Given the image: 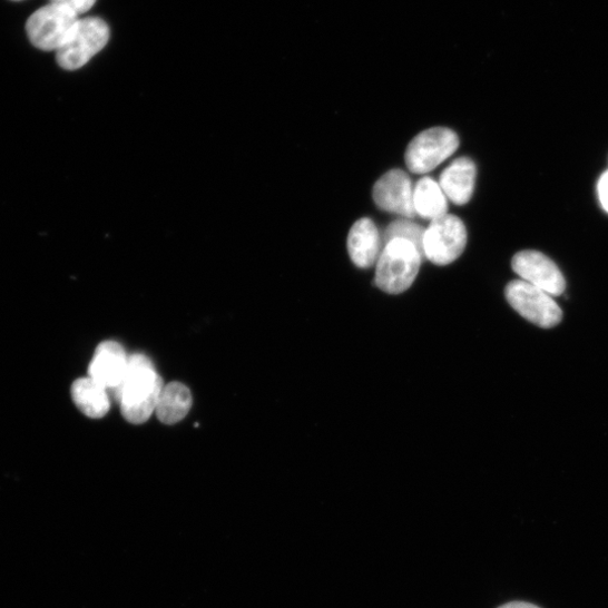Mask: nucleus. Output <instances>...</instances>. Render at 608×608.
<instances>
[{
	"label": "nucleus",
	"mask_w": 608,
	"mask_h": 608,
	"mask_svg": "<svg viewBox=\"0 0 608 608\" xmlns=\"http://www.w3.org/2000/svg\"><path fill=\"white\" fill-rule=\"evenodd\" d=\"M164 385L153 362L143 354H134L129 356L124 383L112 395L120 403L125 420L131 424L140 425L156 413Z\"/></svg>",
	"instance_id": "1"
},
{
	"label": "nucleus",
	"mask_w": 608,
	"mask_h": 608,
	"mask_svg": "<svg viewBox=\"0 0 608 608\" xmlns=\"http://www.w3.org/2000/svg\"><path fill=\"white\" fill-rule=\"evenodd\" d=\"M423 257L408 241L386 243L376 262L375 285L389 294L408 291L418 277Z\"/></svg>",
	"instance_id": "2"
},
{
	"label": "nucleus",
	"mask_w": 608,
	"mask_h": 608,
	"mask_svg": "<svg viewBox=\"0 0 608 608\" xmlns=\"http://www.w3.org/2000/svg\"><path fill=\"white\" fill-rule=\"evenodd\" d=\"M78 21L69 9L49 3L30 17L26 29L36 48L57 52L69 41Z\"/></svg>",
	"instance_id": "3"
},
{
	"label": "nucleus",
	"mask_w": 608,
	"mask_h": 608,
	"mask_svg": "<svg viewBox=\"0 0 608 608\" xmlns=\"http://www.w3.org/2000/svg\"><path fill=\"white\" fill-rule=\"evenodd\" d=\"M504 294L516 312L541 328H553L562 321V311L553 296L523 280L512 281Z\"/></svg>",
	"instance_id": "4"
},
{
	"label": "nucleus",
	"mask_w": 608,
	"mask_h": 608,
	"mask_svg": "<svg viewBox=\"0 0 608 608\" xmlns=\"http://www.w3.org/2000/svg\"><path fill=\"white\" fill-rule=\"evenodd\" d=\"M110 28L98 18L79 19L69 41L57 51V62L66 70L84 67L104 50L110 40Z\"/></svg>",
	"instance_id": "5"
},
{
	"label": "nucleus",
	"mask_w": 608,
	"mask_h": 608,
	"mask_svg": "<svg viewBox=\"0 0 608 608\" xmlns=\"http://www.w3.org/2000/svg\"><path fill=\"white\" fill-rule=\"evenodd\" d=\"M458 135L447 128H433L420 134L405 151V165L414 174H428L450 158L459 148Z\"/></svg>",
	"instance_id": "6"
},
{
	"label": "nucleus",
	"mask_w": 608,
	"mask_h": 608,
	"mask_svg": "<svg viewBox=\"0 0 608 608\" xmlns=\"http://www.w3.org/2000/svg\"><path fill=\"white\" fill-rule=\"evenodd\" d=\"M467 229L462 220L445 215L433 220L424 238V256L433 264L443 266L457 261L467 246Z\"/></svg>",
	"instance_id": "7"
},
{
	"label": "nucleus",
	"mask_w": 608,
	"mask_h": 608,
	"mask_svg": "<svg viewBox=\"0 0 608 608\" xmlns=\"http://www.w3.org/2000/svg\"><path fill=\"white\" fill-rule=\"evenodd\" d=\"M373 198L377 208L385 213L408 219L416 216L412 180L400 169L388 171L375 183Z\"/></svg>",
	"instance_id": "8"
},
{
	"label": "nucleus",
	"mask_w": 608,
	"mask_h": 608,
	"mask_svg": "<svg viewBox=\"0 0 608 608\" xmlns=\"http://www.w3.org/2000/svg\"><path fill=\"white\" fill-rule=\"evenodd\" d=\"M512 266L521 280L552 296H559L566 291L562 272L553 261L540 252H520L514 256Z\"/></svg>",
	"instance_id": "9"
},
{
	"label": "nucleus",
	"mask_w": 608,
	"mask_h": 608,
	"mask_svg": "<svg viewBox=\"0 0 608 608\" xmlns=\"http://www.w3.org/2000/svg\"><path fill=\"white\" fill-rule=\"evenodd\" d=\"M129 356L121 344L115 341L100 343L88 367L89 377L114 393L125 381Z\"/></svg>",
	"instance_id": "10"
},
{
	"label": "nucleus",
	"mask_w": 608,
	"mask_h": 608,
	"mask_svg": "<svg viewBox=\"0 0 608 608\" xmlns=\"http://www.w3.org/2000/svg\"><path fill=\"white\" fill-rule=\"evenodd\" d=\"M477 177L475 164L467 157L454 160L440 177V186L455 205L464 206L471 199Z\"/></svg>",
	"instance_id": "11"
},
{
	"label": "nucleus",
	"mask_w": 608,
	"mask_h": 608,
	"mask_svg": "<svg viewBox=\"0 0 608 608\" xmlns=\"http://www.w3.org/2000/svg\"><path fill=\"white\" fill-rule=\"evenodd\" d=\"M347 248L353 263L361 268L376 264L381 254L380 233L370 219L356 222L349 235Z\"/></svg>",
	"instance_id": "12"
},
{
	"label": "nucleus",
	"mask_w": 608,
	"mask_h": 608,
	"mask_svg": "<svg viewBox=\"0 0 608 608\" xmlns=\"http://www.w3.org/2000/svg\"><path fill=\"white\" fill-rule=\"evenodd\" d=\"M71 396L77 409L89 419H104L110 412L109 391L89 376L72 383Z\"/></svg>",
	"instance_id": "13"
},
{
	"label": "nucleus",
	"mask_w": 608,
	"mask_h": 608,
	"mask_svg": "<svg viewBox=\"0 0 608 608\" xmlns=\"http://www.w3.org/2000/svg\"><path fill=\"white\" fill-rule=\"evenodd\" d=\"M192 403L189 389L180 382H170L160 392L156 415L163 424L174 425L187 416Z\"/></svg>",
	"instance_id": "14"
},
{
	"label": "nucleus",
	"mask_w": 608,
	"mask_h": 608,
	"mask_svg": "<svg viewBox=\"0 0 608 608\" xmlns=\"http://www.w3.org/2000/svg\"><path fill=\"white\" fill-rule=\"evenodd\" d=\"M416 215L431 222L448 215V199L442 187L431 177H423L414 188Z\"/></svg>",
	"instance_id": "15"
},
{
	"label": "nucleus",
	"mask_w": 608,
	"mask_h": 608,
	"mask_svg": "<svg viewBox=\"0 0 608 608\" xmlns=\"http://www.w3.org/2000/svg\"><path fill=\"white\" fill-rule=\"evenodd\" d=\"M425 233L426 231L415 223L409 220H398L389 225V227L385 229L383 238L385 244L393 239L408 241L415 245L424 256Z\"/></svg>",
	"instance_id": "16"
},
{
	"label": "nucleus",
	"mask_w": 608,
	"mask_h": 608,
	"mask_svg": "<svg viewBox=\"0 0 608 608\" xmlns=\"http://www.w3.org/2000/svg\"><path fill=\"white\" fill-rule=\"evenodd\" d=\"M96 2L97 0H50V3L65 7L78 17L89 12Z\"/></svg>",
	"instance_id": "17"
},
{
	"label": "nucleus",
	"mask_w": 608,
	"mask_h": 608,
	"mask_svg": "<svg viewBox=\"0 0 608 608\" xmlns=\"http://www.w3.org/2000/svg\"><path fill=\"white\" fill-rule=\"evenodd\" d=\"M598 197L602 209L608 214V170L604 173L597 185Z\"/></svg>",
	"instance_id": "18"
},
{
	"label": "nucleus",
	"mask_w": 608,
	"mask_h": 608,
	"mask_svg": "<svg viewBox=\"0 0 608 608\" xmlns=\"http://www.w3.org/2000/svg\"><path fill=\"white\" fill-rule=\"evenodd\" d=\"M499 608H540V607L530 602H526V601H512V602L502 605Z\"/></svg>",
	"instance_id": "19"
},
{
	"label": "nucleus",
	"mask_w": 608,
	"mask_h": 608,
	"mask_svg": "<svg viewBox=\"0 0 608 608\" xmlns=\"http://www.w3.org/2000/svg\"><path fill=\"white\" fill-rule=\"evenodd\" d=\"M16 2H19V0H16Z\"/></svg>",
	"instance_id": "20"
}]
</instances>
